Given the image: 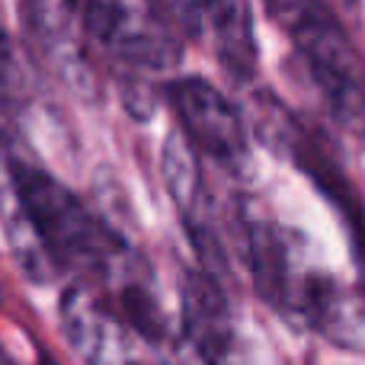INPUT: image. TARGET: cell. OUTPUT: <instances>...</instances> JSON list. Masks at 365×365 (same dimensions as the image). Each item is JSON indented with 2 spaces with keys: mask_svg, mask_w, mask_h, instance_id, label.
<instances>
[{
  "mask_svg": "<svg viewBox=\"0 0 365 365\" xmlns=\"http://www.w3.org/2000/svg\"><path fill=\"white\" fill-rule=\"evenodd\" d=\"M0 365H4V346H0Z\"/></svg>",
  "mask_w": 365,
  "mask_h": 365,
  "instance_id": "cell-11",
  "label": "cell"
},
{
  "mask_svg": "<svg viewBox=\"0 0 365 365\" xmlns=\"http://www.w3.org/2000/svg\"><path fill=\"white\" fill-rule=\"evenodd\" d=\"M26 100H29V74H26L16 42L0 16V109H19Z\"/></svg>",
  "mask_w": 365,
  "mask_h": 365,
  "instance_id": "cell-9",
  "label": "cell"
},
{
  "mask_svg": "<svg viewBox=\"0 0 365 365\" xmlns=\"http://www.w3.org/2000/svg\"><path fill=\"white\" fill-rule=\"evenodd\" d=\"M167 100L180 122V135L195 148V154L227 170H237L247 160V122L215 83L202 77H180L167 87Z\"/></svg>",
  "mask_w": 365,
  "mask_h": 365,
  "instance_id": "cell-4",
  "label": "cell"
},
{
  "mask_svg": "<svg viewBox=\"0 0 365 365\" xmlns=\"http://www.w3.org/2000/svg\"><path fill=\"white\" fill-rule=\"evenodd\" d=\"M272 19L308 64L334 122L365 138V58L324 0H266Z\"/></svg>",
  "mask_w": 365,
  "mask_h": 365,
  "instance_id": "cell-2",
  "label": "cell"
},
{
  "mask_svg": "<svg viewBox=\"0 0 365 365\" xmlns=\"http://www.w3.org/2000/svg\"><path fill=\"white\" fill-rule=\"evenodd\" d=\"M182 38L205 36V0H154Z\"/></svg>",
  "mask_w": 365,
  "mask_h": 365,
  "instance_id": "cell-10",
  "label": "cell"
},
{
  "mask_svg": "<svg viewBox=\"0 0 365 365\" xmlns=\"http://www.w3.org/2000/svg\"><path fill=\"white\" fill-rule=\"evenodd\" d=\"M23 23L29 32L36 55L61 77L68 87L90 90V32L83 23L81 0H19Z\"/></svg>",
  "mask_w": 365,
  "mask_h": 365,
  "instance_id": "cell-5",
  "label": "cell"
},
{
  "mask_svg": "<svg viewBox=\"0 0 365 365\" xmlns=\"http://www.w3.org/2000/svg\"><path fill=\"white\" fill-rule=\"evenodd\" d=\"M205 29L215 38L218 61L231 71L234 81H250L257 71L250 0H205Z\"/></svg>",
  "mask_w": 365,
  "mask_h": 365,
  "instance_id": "cell-8",
  "label": "cell"
},
{
  "mask_svg": "<svg viewBox=\"0 0 365 365\" xmlns=\"http://www.w3.org/2000/svg\"><path fill=\"white\" fill-rule=\"evenodd\" d=\"M180 311H182V334L202 365H237L240 362V340L234 311L227 302L221 279L208 269H189L182 276L180 289Z\"/></svg>",
  "mask_w": 365,
  "mask_h": 365,
  "instance_id": "cell-6",
  "label": "cell"
},
{
  "mask_svg": "<svg viewBox=\"0 0 365 365\" xmlns=\"http://www.w3.org/2000/svg\"><path fill=\"white\" fill-rule=\"evenodd\" d=\"M81 10L93 45L128 77L160 74L180 64L182 36L154 0H81Z\"/></svg>",
  "mask_w": 365,
  "mask_h": 365,
  "instance_id": "cell-3",
  "label": "cell"
},
{
  "mask_svg": "<svg viewBox=\"0 0 365 365\" xmlns=\"http://www.w3.org/2000/svg\"><path fill=\"white\" fill-rule=\"evenodd\" d=\"M61 330L83 365H125L128 324L96 285L74 282L61 295Z\"/></svg>",
  "mask_w": 365,
  "mask_h": 365,
  "instance_id": "cell-7",
  "label": "cell"
},
{
  "mask_svg": "<svg viewBox=\"0 0 365 365\" xmlns=\"http://www.w3.org/2000/svg\"><path fill=\"white\" fill-rule=\"evenodd\" d=\"M0 225L19 266L38 282L74 272L77 282L106 292L141 269L125 240L6 132H0Z\"/></svg>",
  "mask_w": 365,
  "mask_h": 365,
  "instance_id": "cell-1",
  "label": "cell"
}]
</instances>
